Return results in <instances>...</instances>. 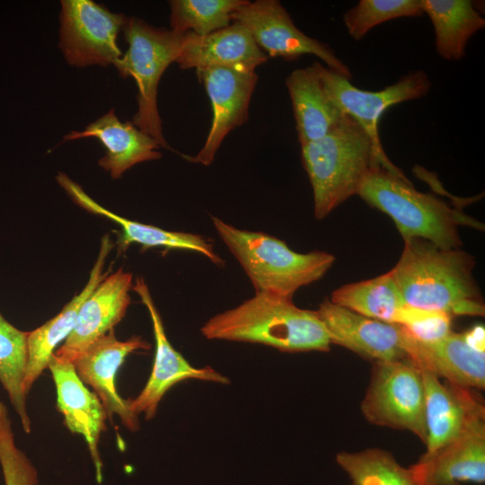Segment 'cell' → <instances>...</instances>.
<instances>
[{"label":"cell","mask_w":485,"mask_h":485,"mask_svg":"<svg viewBox=\"0 0 485 485\" xmlns=\"http://www.w3.org/2000/svg\"><path fill=\"white\" fill-rule=\"evenodd\" d=\"M403 241L401 258L391 271L406 304L452 316H484L472 254L418 237Z\"/></svg>","instance_id":"1"},{"label":"cell","mask_w":485,"mask_h":485,"mask_svg":"<svg viewBox=\"0 0 485 485\" xmlns=\"http://www.w3.org/2000/svg\"><path fill=\"white\" fill-rule=\"evenodd\" d=\"M200 332L207 340L257 343L283 352H328L331 345L316 310L265 292L214 315Z\"/></svg>","instance_id":"2"},{"label":"cell","mask_w":485,"mask_h":485,"mask_svg":"<svg viewBox=\"0 0 485 485\" xmlns=\"http://www.w3.org/2000/svg\"><path fill=\"white\" fill-rule=\"evenodd\" d=\"M357 195L389 216L403 240L418 237L442 248L459 249L463 242L458 226L474 225L472 219L442 199L417 190L401 169L374 165Z\"/></svg>","instance_id":"3"},{"label":"cell","mask_w":485,"mask_h":485,"mask_svg":"<svg viewBox=\"0 0 485 485\" xmlns=\"http://www.w3.org/2000/svg\"><path fill=\"white\" fill-rule=\"evenodd\" d=\"M301 158L313 194V212L321 220L357 192L377 163L371 138L351 117L323 137L301 145Z\"/></svg>","instance_id":"4"},{"label":"cell","mask_w":485,"mask_h":485,"mask_svg":"<svg viewBox=\"0 0 485 485\" xmlns=\"http://www.w3.org/2000/svg\"><path fill=\"white\" fill-rule=\"evenodd\" d=\"M211 220L251 281L255 293L293 299L300 287L322 278L335 261V256L329 252L299 253L268 234L239 229L216 216H211Z\"/></svg>","instance_id":"5"},{"label":"cell","mask_w":485,"mask_h":485,"mask_svg":"<svg viewBox=\"0 0 485 485\" xmlns=\"http://www.w3.org/2000/svg\"><path fill=\"white\" fill-rule=\"evenodd\" d=\"M122 31L128 48L114 66L120 76L133 77L137 86V111L132 124L162 148L170 149L163 134L157 92L163 74L175 63L182 34L153 26L137 17L127 18Z\"/></svg>","instance_id":"6"},{"label":"cell","mask_w":485,"mask_h":485,"mask_svg":"<svg viewBox=\"0 0 485 485\" xmlns=\"http://www.w3.org/2000/svg\"><path fill=\"white\" fill-rule=\"evenodd\" d=\"M361 411L369 423L410 431L425 444V388L421 370L410 360L374 362Z\"/></svg>","instance_id":"7"},{"label":"cell","mask_w":485,"mask_h":485,"mask_svg":"<svg viewBox=\"0 0 485 485\" xmlns=\"http://www.w3.org/2000/svg\"><path fill=\"white\" fill-rule=\"evenodd\" d=\"M312 66L330 97L369 136L381 165L392 171L399 170L384 150L378 123L390 107L427 95L432 85L428 75L423 70H415L384 89L368 91L354 86L348 78L320 62Z\"/></svg>","instance_id":"8"},{"label":"cell","mask_w":485,"mask_h":485,"mask_svg":"<svg viewBox=\"0 0 485 485\" xmlns=\"http://www.w3.org/2000/svg\"><path fill=\"white\" fill-rule=\"evenodd\" d=\"M126 19L92 0H62L58 47L67 63L115 66L123 55L117 40Z\"/></svg>","instance_id":"9"},{"label":"cell","mask_w":485,"mask_h":485,"mask_svg":"<svg viewBox=\"0 0 485 485\" xmlns=\"http://www.w3.org/2000/svg\"><path fill=\"white\" fill-rule=\"evenodd\" d=\"M232 22L246 28L268 57L291 61L304 55H313L331 70L349 80L352 78L349 68L334 50L328 44L300 31L278 0L248 1L232 14Z\"/></svg>","instance_id":"10"},{"label":"cell","mask_w":485,"mask_h":485,"mask_svg":"<svg viewBox=\"0 0 485 485\" xmlns=\"http://www.w3.org/2000/svg\"><path fill=\"white\" fill-rule=\"evenodd\" d=\"M132 289L146 307L153 325L155 353L151 375L143 390L128 407L136 415L143 413L146 420L153 419L165 393L176 384L188 379L228 384L230 380L209 366L195 367L178 352L167 339L160 313L144 278H137Z\"/></svg>","instance_id":"11"},{"label":"cell","mask_w":485,"mask_h":485,"mask_svg":"<svg viewBox=\"0 0 485 485\" xmlns=\"http://www.w3.org/2000/svg\"><path fill=\"white\" fill-rule=\"evenodd\" d=\"M212 107V122L205 144L194 155L183 157L194 163L210 165L225 137L249 118L252 93L258 82L255 71L213 66L196 70Z\"/></svg>","instance_id":"12"},{"label":"cell","mask_w":485,"mask_h":485,"mask_svg":"<svg viewBox=\"0 0 485 485\" xmlns=\"http://www.w3.org/2000/svg\"><path fill=\"white\" fill-rule=\"evenodd\" d=\"M150 348L151 345L141 336L119 340L111 330L72 361L81 381L90 385L101 400L108 419L113 422V417L119 416L122 425L131 432L140 428L138 416L130 410L128 401L117 392L116 374L130 353Z\"/></svg>","instance_id":"13"},{"label":"cell","mask_w":485,"mask_h":485,"mask_svg":"<svg viewBox=\"0 0 485 485\" xmlns=\"http://www.w3.org/2000/svg\"><path fill=\"white\" fill-rule=\"evenodd\" d=\"M316 312L331 344L373 362L409 360L402 326L366 317L330 299H325Z\"/></svg>","instance_id":"14"},{"label":"cell","mask_w":485,"mask_h":485,"mask_svg":"<svg viewBox=\"0 0 485 485\" xmlns=\"http://www.w3.org/2000/svg\"><path fill=\"white\" fill-rule=\"evenodd\" d=\"M133 277L122 269L106 275L80 307L75 327L54 355L72 362L100 337L113 330L130 304Z\"/></svg>","instance_id":"15"},{"label":"cell","mask_w":485,"mask_h":485,"mask_svg":"<svg viewBox=\"0 0 485 485\" xmlns=\"http://www.w3.org/2000/svg\"><path fill=\"white\" fill-rule=\"evenodd\" d=\"M48 368L57 390V406L66 428L84 438L95 469L102 482L103 463L99 451L101 434L106 430V410L95 392H90L77 375L74 365L52 355Z\"/></svg>","instance_id":"16"},{"label":"cell","mask_w":485,"mask_h":485,"mask_svg":"<svg viewBox=\"0 0 485 485\" xmlns=\"http://www.w3.org/2000/svg\"><path fill=\"white\" fill-rule=\"evenodd\" d=\"M421 372L427 439L426 452L419 459H427L457 438L473 418L485 413V408L472 389L442 382L430 372Z\"/></svg>","instance_id":"17"},{"label":"cell","mask_w":485,"mask_h":485,"mask_svg":"<svg viewBox=\"0 0 485 485\" xmlns=\"http://www.w3.org/2000/svg\"><path fill=\"white\" fill-rule=\"evenodd\" d=\"M418 485H462L485 481V413L473 418L462 434L427 459L409 467Z\"/></svg>","instance_id":"18"},{"label":"cell","mask_w":485,"mask_h":485,"mask_svg":"<svg viewBox=\"0 0 485 485\" xmlns=\"http://www.w3.org/2000/svg\"><path fill=\"white\" fill-rule=\"evenodd\" d=\"M404 333L408 358L420 370L462 387L484 389L485 351L472 346L464 333L452 331L433 342L418 340L405 329Z\"/></svg>","instance_id":"19"},{"label":"cell","mask_w":485,"mask_h":485,"mask_svg":"<svg viewBox=\"0 0 485 485\" xmlns=\"http://www.w3.org/2000/svg\"><path fill=\"white\" fill-rule=\"evenodd\" d=\"M267 60L268 56L246 28L232 22L229 26L204 36L183 33L175 63L181 69L222 66L255 71Z\"/></svg>","instance_id":"20"},{"label":"cell","mask_w":485,"mask_h":485,"mask_svg":"<svg viewBox=\"0 0 485 485\" xmlns=\"http://www.w3.org/2000/svg\"><path fill=\"white\" fill-rule=\"evenodd\" d=\"M84 137H96L106 148L99 165L109 172L113 179L132 166L162 157L160 145L149 135L137 128L132 122H122L114 109L86 126L83 131H71L64 141Z\"/></svg>","instance_id":"21"},{"label":"cell","mask_w":485,"mask_h":485,"mask_svg":"<svg viewBox=\"0 0 485 485\" xmlns=\"http://www.w3.org/2000/svg\"><path fill=\"white\" fill-rule=\"evenodd\" d=\"M57 180L71 198L88 212L107 217L121 227L119 248L123 251L131 243H138L143 249L165 247L167 249L196 251L210 260L214 264L223 266L224 260L215 251L213 243L202 235L174 232L158 226L132 221L116 215L103 207L66 174L59 173Z\"/></svg>","instance_id":"22"},{"label":"cell","mask_w":485,"mask_h":485,"mask_svg":"<svg viewBox=\"0 0 485 485\" xmlns=\"http://www.w3.org/2000/svg\"><path fill=\"white\" fill-rule=\"evenodd\" d=\"M113 244L109 234L101 242L97 260L91 270L89 279L84 289L67 303L61 312L28 335V362L24 386L29 394L34 383L48 368L56 348L69 336L73 331L78 312L84 300L91 295L108 273L103 274L106 259Z\"/></svg>","instance_id":"23"},{"label":"cell","mask_w":485,"mask_h":485,"mask_svg":"<svg viewBox=\"0 0 485 485\" xmlns=\"http://www.w3.org/2000/svg\"><path fill=\"white\" fill-rule=\"evenodd\" d=\"M286 86L300 146L323 137L347 115L330 97L313 66L293 70Z\"/></svg>","instance_id":"24"},{"label":"cell","mask_w":485,"mask_h":485,"mask_svg":"<svg viewBox=\"0 0 485 485\" xmlns=\"http://www.w3.org/2000/svg\"><path fill=\"white\" fill-rule=\"evenodd\" d=\"M435 31L437 54L447 61L461 60L472 35L485 28V19L470 0H420Z\"/></svg>","instance_id":"25"},{"label":"cell","mask_w":485,"mask_h":485,"mask_svg":"<svg viewBox=\"0 0 485 485\" xmlns=\"http://www.w3.org/2000/svg\"><path fill=\"white\" fill-rule=\"evenodd\" d=\"M330 301L368 318L395 323L406 305L392 271L378 277L343 285L334 290Z\"/></svg>","instance_id":"26"},{"label":"cell","mask_w":485,"mask_h":485,"mask_svg":"<svg viewBox=\"0 0 485 485\" xmlns=\"http://www.w3.org/2000/svg\"><path fill=\"white\" fill-rule=\"evenodd\" d=\"M28 335L12 325L0 313V383L26 433L31 429L24 386L28 362Z\"/></svg>","instance_id":"27"},{"label":"cell","mask_w":485,"mask_h":485,"mask_svg":"<svg viewBox=\"0 0 485 485\" xmlns=\"http://www.w3.org/2000/svg\"><path fill=\"white\" fill-rule=\"evenodd\" d=\"M336 462L352 485H418L410 468L402 467L390 452L380 448L340 452Z\"/></svg>","instance_id":"28"},{"label":"cell","mask_w":485,"mask_h":485,"mask_svg":"<svg viewBox=\"0 0 485 485\" xmlns=\"http://www.w3.org/2000/svg\"><path fill=\"white\" fill-rule=\"evenodd\" d=\"M247 0H172L171 30L204 36L232 23V14Z\"/></svg>","instance_id":"29"},{"label":"cell","mask_w":485,"mask_h":485,"mask_svg":"<svg viewBox=\"0 0 485 485\" xmlns=\"http://www.w3.org/2000/svg\"><path fill=\"white\" fill-rule=\"evenodd\" d=\"M423 13L420 0H360L344 13L343 22L348 35L360 40L380 23Z\"/></svg>","instance_id":"30"},{"label":"cell","mask_w":485,"mask_h":485,"mask_svg":"<svg viewBox=\"0 0 485 485\" xmlns=\"http://www.w3.org/2000/svg\"><path fill=\"white\" fill-rule=\"evenodd\" d=\"M0 465L4 485H39L37 469L27 455L16 446L8 410L1 401Z\"/></svg>","instance_id":"31"},{"label":"cell","mask_w":485,"mask_h":485,"mask_svg":"<svg viewBox=\"0 0 485 485\" xmlns=\"http://www.w3.org/2000/svg\"><path fill=\"white\" fill-rule=\"evenodd\" d=\"M451 314L437 311L404 305L399 312L395 323L418 340L433 342L444 339L452 331Z\"/></svg>","instance_id":"32"},{"label":"cell","mask_w":485,"mask_h":485,"mask_svg":"<svg viewBox=\"0 0 485 485\" xmlns=\"http://www.w3.org/2000/svg\"><path fill=\"white\" fill-rule=\"evenodd\" d=\"M468 342L479 350L484 351V328L475 326L472 330L464 332Z\"/></svg>","instance_id":"33"}]
</instances>
